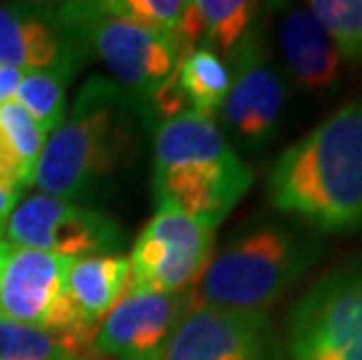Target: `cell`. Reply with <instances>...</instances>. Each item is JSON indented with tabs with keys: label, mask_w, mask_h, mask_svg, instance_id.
<instances>
[{
	"label": "cell",
	"mask_w": 362,
	"mask_h": 360,
	"mask_svg": "<svg viewBox=\"0 0 362 360\" xmlns=\"http://www.w3.org/2000/svg\"><path fill=\"white\" fill-rule=\"evenodd\" d=\"M161 360H281L267 313L189 304Z\"/></svg>",
	"instance_id": "11"
},
{
	"label": "cell",
	"mask_w": 362,
	"mask_h": 360,
	"mask_svg": "<svg viewBox=\"0 0 362 360\" xmlns=\"http://www.w3.org/2000/svg\"><path fill=\"white\" fill-rule=\"evenodd\" d=\"M5 236L17 246L68 260L110 252L122 243V229L107 213L42 192L17 204Z\"/></svg>",
	"instance_id": "9"
},
{
	"label": "cell",
	"mask_w": 362,
	"mask_h": 360,
	"mask_svg": "<svg viewBox=\"0 0 362 360\" xmlns=\"http://www.w3.org/2000/svg\"><path fill=\"white\" fill-rule=\"evenodd\" d=\"M269 202L318 234L362 229V98L292 143L269 171Z\"/></svg>",
	"instance_id": "1"
},
{
	"label": "cell",
	"mask_w": 362,
	"mask_h": 360,
	"mask_svg": "<svg viewBox=\"0 0 362 360\" xmlns=\"http://www.w3.org/2000/svg\"><path fill=\"white\" fill-rule=\"evenodd\" d=\"M189 309V293L131 286L94 335V354L110 360H161Z\"/></svg>",
	"instance_id": "12"
},
{
	"label": "cell",
	"mask_w": 362,
	"mask_h": 360,
	"mask_svg": "<svg viewBox=\"0 0 362 360\" xmlns=\"http://www.w3.org/2000/svg\"><path fill=\"white\" fill-rule=\"evenodd\" d=\"M322 255L313 234L262 222L227 241L189 290V304L267 313Z\"/></svg>",
	"instance_id": "4"
},
{
	"label": "cell",
	"mask_w": 362,
	"mask_h": 360,
	"mask_svg": "<svg viewBox=\"0 0 362 360\" xmlns=\"http://www.w3.org/2000/svg\"><path fill=\"white\" fill-rule=\"evenodd\" d=\"M21 190L24 187H21L17 180H10V178H3V175H0V236L5 234L12 211L17 209Z\"/></svg>",
	"instance_id": "22"
},
{
	"label": "cell",
	"mask_w": 362,
	"mask_h": 360,
	"mask_svg": "<svg viewBox=\"0 0 362 360\" xmlns=\"http://www.w3.org/2000/svg\"><path fill=\"white\" fill-rule=\"evenodd\" d=\"M213 227L159 204L131 250V286L168 295L189 293L213 260Z\"/></svg>",
	"instance_id": "7"
},
{
	"label": "cell",
	"mask_w": 362,
	"mask_h": 360,
	"mask_svg": "<svg viewBox=\"0 0 362 360\" xmlns=\"http://www.w3.org/2000/svg\"><path fill=\"white\" fill-rule=\"evenodd\" d=\"M306 10L334 42L339 57L362 64V0H313Z\"/></svg>",
	"instance_id": "20"
},
{
	"label": "cell",
	"mask_w": 362,
	"mask_h": 360,
	"mask_svg": "<svg viewBox=\"0 0 362 360\" xmlns=\"http://www.w3.org/2000/svg\"><path fill=\"white\" fill-rule=\"evenodd\" d=\"M73 260L0 241V318L52 332H87L64 293Z\"/></svg>",
	"instance_id": "8"
},
{
	"label": "cell",
	"mask_w": 362,
	"mask_h": 360,
	"mask_svg": "<svg viewBox=\"0 0 362 360\" xmlns=\"http://www.w3.org/2000/svg\"><path fill=\"white\" fill-rule=\"evenodd\" d=\"M73 75L68 73H24L21 84L14 94L21 108L37 122L47 136L64 124L66 120V84Z\"/></svg>",
	"instance_id": "19"
},
{
	"label": "cell",
	"mask_w": 362,
	"mask_h": 360,
	"mask_svg": "<svg viewBox=\"0 0 362 360\" xmlns=\"http://www.w3.org/2000/svg\"><path fill=\"white\" fill-rule=\"evenodd\" d=\"M143 108L115 82L94 75L82 84L71 117L49 134L33 171L42 194L87 202L134 159Z\"/></svg>",
	"instance_id": "2"
},
{
	"label": "cell",
	"mask_w": 362,
	"mask_h": 360,
	"mask_svg": "<svg viewBox=\"0 0 362 360\" xmlns=\"http://www.w3.org/2000/svg\"><path fill=\"white\" fill-rule=\"evenodd\" d=\"M173 82L187 105V112L213 120V112L222 108L232 89V73L215 52L199 47L182 54L173 73Z\"/></svg>",
	"instance_id": "18"
},
{
	"label": "cell",
	"mask_w": 362,
	"mask_h": 360,
	"mask_svg": "<svg viewBox=\"0 0 362 360\" xmlns=\"http://www.w3.org/2000/svg\"><path fill=\"white\" fill-rule=\"evenodd\" d=\"M0 360H96L94 335L52 332L0 318Z\"/></svg>",
	"instance_id": "17"
},
{
	"label": "cell",
	"mask_w": 362,
	"mask_h": 360,
	"mask_svg": "<svg viewBox=\"0 0 362 360\" xmlns=\"http://www.w3.org/2000/svg\"><path fill=\"white\" fill-rule=\"evenodd\" d=\"M124 7L134 19L143 21L159 33L171 35L180 45V28L185 12H187L185 0H124Z\"/></svg>",
	"instance_id": "21"
},
{
	"label": "cell",
	"mask_w": 362,
	"mask_h": 360,
	"mask_svg": "<svg viewBox=\"0 0 362 360\" xmlns=\"http://www.w3.org/2000/svg\"><path fill=\"white\" fill-rule=\"evenodd\" d=\"M252 185V171L211 117L182 112L155 129L152 190L168 204L218 227Z\"/></svg>",
	"instance_id": "3"
},
{
	"label": "cell",
	"mask_w": 362,
	"mask_h": 360,
	"mask_svg": "<svg viewBox=\"0 0 362 360\" xmlns=\"http://www.w3.org/2000/svg\"><path fill=\"white\" fill-rule=\"evenodd\" d=\"M257 3L248 0H194L187 3L180 47L187 54L192 50H211L215 54H227L243 42V37L255 28Z\"/></svg>",
	"instance_id": "16"
},
{
	"label": "cell",
	"mask_w": 362,
	"mask_h": 360,
	"mask_svg": "<svg viewBox=\"0 0 362 360\" xmlns=\"http://www.w3.org/2000/svg\"><path fill=\"white\" fill-rule=\"evenodd\" d=\"M285 66L299 87L315 94H327L339 87L341 57L329 35L306 7L290 10L279 28Z\"/></svg>",
	"instance_id": "14"
},
{
	"label": "cell",
	"mask_w": 362,
	"mask_h": 360,
	"mask_svg": "<svg viewBox=\"0 0 362 360\" xmlns=\"http://www.w3.org/2000/svg\"><path fill=\"white\" fill-rule=\"evenodd\" d=\"M129 286V257L122 252H98V255L73 260L66 274L64 293L82 325L96 332L101 320L124 297Z\"/></svg>",
	"instance_id": "15"
},
{
	"label": "cell",
	"mask_w": 362,
	"mask_h": 360,
	"mask_svg": "<svg viewBox=\"0 0 362 360\" xmlns=\"http://www.w3.org/2000/svg\"><path fill=\"white\" fill-rule=\"evenodd\" d=\"M290 360H362V265L337 267L292 306Z\"/></svg>",
	"instance_id": "6"
},
{
	"label": "cell",
	"mask_w": 362,
	"mask_h": 360,
	"mask_svg": "<svg viewBox=\"0 0 362 360\" xmlns=\"http://www.w3.org/2000/svg\"><path fill=\"white\" fill-rule=\"evenodd\" d=\"M84 57L59 7L0 5V66L21 73L75 75Z\"/></svg>",
	"instance_id": "13"
},
{
	"label": "cell",
	"mask_w": 362,
	"mask_h": 360,
	"mask_svg": "<svg viewBox=\"0 0 362 360\" xmlns=\"http://www.w3.org/2000/svg\"><path fill=\"white\" fill-rule=\"evenodd\" d=\"M232 89L222 103V122L245 150L274 141L285 105V82L269 61L255 28L232 52Z\"/></svg>",
	"instance_id": "10"
},
{
	"label": "cell",
	"mask_w": 362,
	"mask_h": 360,
	"mask_svg": "<svg viewBox=\"0 0 362 360\" xmlns=\"http://www.w3.org/2000/svg\"><path fill=\"white\" fill-rule=\"evenodd\" d=\"M68 30L78 37L84 54H94L112 73L115 84L148 110L152 96L171 80L182 59L180 45L134 19L122 3H64L57 5ZM148 117V115H145Z\"/></svg>",
	"instance_id": "5"
}]
</instances>
